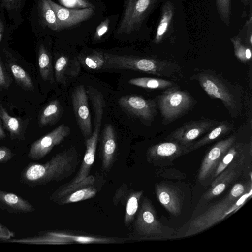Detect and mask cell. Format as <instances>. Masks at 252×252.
Masks as SVG:
<instances>
[{"label": "cell", "instance_id": "obj_35", "mask_svg": "<svg viewBox=\"0 0 252 252\" xmlns=\"http://www.w3.org/2000/svg\"><path fill=\"white\" fill-rule=\"evenodd\" d=\"M243 42L247 45L252 46V17L250 16L246 21L237 35Z\"/></svg>", "mask_w": 252, "mask_h": 252}, {"label": "cell", "instance_id": "obj_5", "mask_svg": "<svg viewBox=\"0 0 252 252\" xmlns=\"http://www.w3.org/2000/svg\"><path fill=\"white\" fill-rule=\"evenodd\" d=\"M173 233L174 229L163 225L158 220L150 200L145 197L134 223V239L140 240L169 239Z\"/></svg>", "mask_w": 252, "mask_h": 252}, {"label": "cell", "instance_id": "obj_11", "mask_svg": "<svg viewBox=\"0 0 252 252\" xmlns=\"http://www.w3.org/2000/svg\"><path fill=\"white\" fill-rule=\"evenodd\" d=\"M71 101L78 125L86 140L92 135V126L87 92L83 85L75 88L71 94Z\"/></svg>", "mask_w": 252, "mask_h": 252}, {"label": "cell", "instance_id": "obj_15", "mask_svg": "<svg viewBox=\"0 0 252 252\" xmlns=\"http://www.w3.org/2000/svg\"><path fill=\"white\" fill-rule=\"evenodd\" d=\"M99 155L102 170L106 172L109 171L117 157L116 134L113 126L110 124L106 125L103 130Z\"/></svg>", "mask_w": 252, "mask_h": 252}, {"label": "cell", "instance_id": "obj_17", "mask_svg": "<svg viewBox=\"0 0 252 252\" xmlns=\"http://www.w3.org/2000/svg\"><path fill=\"white\" fill-rule=\"evenodd\" d=\"M156 194L161 204L172 215H179L182 200L179 190L173 186L159 183L155 186Z\"/></svg>", "mask_w": 252, "mask_h": 252}, {"label": "cell", "instance_id": "obj_32", "mask_svg": "<svg viewBox=\"0 0 252 252\" xmlns=\"http://www.w3.org/2000/svg\"><path fill=\"white\" fill-rule=\"evenodd\" d=\"M230 41L237 59L244 63L250 62L252 58V47L244 44L238 35L232 37Z\"/></svg>", "mask_w": 252, "mask_h": 252}, {"label": "cell", "instance_id": "obj_43", "mask_svg": "<svg viewBox=\"0 0 252 252\" xmlns=\"http://www.w3.org/2000/svg\"><path fill=\"white\" fill-rule=\"evenodd\" d=\"M135 0H125L124 3V8H126V7L130 5Z\"/></svg>", "mask_w": 252, "mask_h": 252}, {"label": "cell", "instance_id": "obj_14", "mask_svg": "<svg viewBox=\"0 0 252 252\" xmlns=\"http://www.w3.org/2000/svg\"><path fill=\"white\" fill-rule=\"evenodd\" d=\"M54 11L58 22V30L77 25L91 18L94 14V9H74L61 6L51 0H47Z\"/></svg>", "mask_w": 252, "mask_h": 252}, {"label": "cell", "instance_id": "obj_21", "mask_svg": "<svg viewBox=\"0 0 252 252\" xmlns=\"http://www.w3.org/2000/svg\"><path fill=\"white\" fill-rule=\"evenodd\" d=\"M0 209L10 214H25L35 208L28 200L12 192L0 190Z\"/></svg>", "mask_w": 252, "mask_h": 252}, {"label": "cell", "instance_id": "obj_38", "mask_svg": "<svg viewBox=\"0 0 252 252\" xmlns=\"http://www.w3.org/2000/svg\"><path fill=\"white\" fill-rule=\"evenodd\" d=\"M109 24V19H106L98 25L94 35V38L95 40L100 39L105 34L108 30Z\"/></svg>", "mask_w": 252, "mask_h": 252}, {"label": "cell", "instance_id": "obj_45", "mask_svg": "<svg viewBox=\"0 0 252 252\" xmlns=\"http://www.w3.org/2000/svg\"><path fill=\"white\" fill-rule=\"evenodd\" d=\"M240 1L245 6L251 5L252 3V0H240Z\"/></svg>", "mask_w": 252, "mask_h": 252}, {"label": "cell", "instance_id": "obj_26", "mask_svg": "<svg viewBox=\"0 0 252 252\" xmlns=\"http://www.w3.org/2000/svg\"><path fill=\"white\" fill-rule=\"evenodd\" d=\"M128 83L136 86L149 89L166 90L178 86L173 81L159 78H134L129 80Z\"/></svg>", "mask_w": 252, "mask_h": 252}, {"label": "cell", "instance_id": "obj_4", "mask_svg": "<svg viewBox=\"0 0 252 252\" xmlns=\"http://www.w3.org/2000/svg\"><path fill=\"white\" fill-rule=\"evenodd\" d=\"M122 237H106L66 230H47L24 238H12L7 242L32 245H67L73 244H111L125 242Z\"/></svg>", "mask_w": 252, "mask_h": 252}, {"label": "cell", "instance_id": "obj_9", "mask_svg": "<svg viewBox=\"0 0 252 252\" xmlns=\"http://www.w3.org/2000/svg\"><path fill=\"white\" fill-rule=\"evenodd\" d=\"M220 122L218 120L209 118H201L189 121L176 128L168 135L165 139L178 142L186 150L187 148L198 138L212 129Z\"/></svg>", "mask_w": 252, "mask_h": 252}, {"label": "cell", "instance_id": "obj_8", "mask_svg": "<svg viewBox=\"0 0 252 252\" xmlns=\"http://www.w3.org/2000/svg\"><path fill=\"white\" fill-rule=\"evenodd\" d=\"M161 0H136L124 8L118 33L130 34L139 30L142 23Z\"/></svg>", "mask_w": 252, "mask_h": 252}, {"label": "cell", "instance_id": "obj_16", "mask_svg": "<svg viewBox=\"0 0 252 252\" xmlns=\"http://www.w3.org/2000/svg\"><path fill=\"white\" fill-rule=\"evenodd\" d=\"M143 190L133 191L128 189L127 185H123L116 191L113 198V203L117 205L119 202L126 203L124 222L128 226L133 221L138 209L140 199Z\"/></svg>", "mask_w": 252, "mask_h": 252}, {"label": "cell", "instance_id": "obj_22", "mask_svg": "<svg viewBox=\"0 0 252 252\" xmlns=\"http://www.w3.org/2000/svg\"><path fill=\"white\" fill-rule=\"evenodd\" d=\"M233 128L234 125L232 122L228 121H220L217 126L206 133L203 137L190 144L187 148L185 153L197 150L223 137L228 134Z\"/></svg>", "mask_w": 252, "mask_h": 252}, {"label": "cell", "instance_id": "obj_6", "mask_svg": "<svg viewBox=\"0 0 252 252\" xmlns=\"http://www.w3.org/2000/svg\"><path fill=\"white\" fill-rule=\"evenodd\" d=\"M164 125L170 124L190 111L196 103L193 97L179 86L164 90L156 98Z\"/></svg>", "mask_w": 252, "mask_h": 252}, {"label": "cell", "instance_id": "obj_23", "mask_svg": "<svg viewBox=\"0 0 252 252\" xmlns=\"http://www.w3.org/2000/svg\"><path fill=\"white\" fill-rule=\"evenodd\" d=\"M80 66L77 59L70 62L69 59L65 56H61L56 61L54 66L55 78L57 82L65 84L66 75L76 76L79 73Z\"/></svg>", "mask_w": 252, "mask_h": 252}, {"label": "cell", "instance_id": "obj_33", "mask_svg": "<svg viewBox=\"0 0 252 252\" xmlns=\"http://www.w3.org/2000/svg\"><path fill=\"white\" fill-rule=\"evenodd\" d=\"M82 63L87 68L98 70L103 67L105 64L104 53L100 51H94L83 57Z\"/></svg>", "mask_w": 252, "mask_h": 252}, {"label": "cell", "instance_id": "obj_7", "mask_svg": "<svg viewBox=\"0 0 252 252\" xmlns=\"http://www.w3.org/2000/svg\"><path fill=\"white\" fill-rule=\"evenodd\" d=\"M101 183L100 177L93 175L77 182L70 181L57 188L49 200L63 205L94 198L100 190Z\"/></svg>", "mask_w": 252, "mask_h": 252}, {"label": "cell", "instance_id": "obj_27", "mask_svg": "<svg viewBox=\"0 0 252 252\" xmlns=\"http://www.w3.org/2000/svg\"><path fill=\"white\" fill-rule=\"evenodd\" d=\"M62 113V108L59 101H52L44 108L40 115L39 126L54 125L61 117Z\"/></svg>", "mask_w": 252, "mask_h": 252}, {"label": "cell", "instance_id": "obj_36", "mask_svg": "<svg viewBox=\"0 0 252 252\" xmlns=\"http://www.w3.org/2000/svg\"><path fill=\"white\" fill-rule=\"evenodd\" d=\"M61 4L70 9L93 8L94 6L87 0H58Z\"/></svg>", "mask_w": 252, "mask_h": 252}, {"label": "cell", "instance_id": "obj_28", "mask_svg": "<svg viewBox=\"0 0 252 252\" xmlns=\"http://www.w3.org/2000/svg\"><path fill=\"white\" fill-rule=\"evenodd\" d=\"M38 66L40 74L42 80L54 82L53 71L51 58L45 47L41 45L38 52Z\"/></svg>", "mask_w": 252, "mask_h": 252}, {"label": "cell", "instance_id": "obj_42", "mask_svg": "<svg viewBox=\"0 0 252 252\" xmlns=\"http://www.w3.org/2000/svg\"><path fill=\"white\" fill-rule=\"evenodd\" d=\"M6 137L5 133L2 126V121L0 118V140Z\"/></svg>", "mask_w": 252, "mask_h": 252}, {"label": "cell", "instance_id": "obj_44", "mask_svg": "<svg viewBox=\"0 0 252 252\" xmlns=\"http://www.w3.org/2000/svg\"><path fill=\"white\" fill-rule=\"evenodd\" d=\"M3 31L4 25L2 21L0 20V41H1Z\"/></svg>", "mask_w": 252, "mask_h": 252}, {"label": "cell", "instance_id": "obj_19", "mask_svg": "<svg viewBox=\"0 0 252 252\" xmlns=\"http://www.w3.org/2000/svg\"><path fill=\"white\" fill-rule=\"evenodd\" d=\"M185 148L177 142L168 141L154 145L147 151V158L149 161L159 160L173 159L185 153Z\"/></svg>", "mask_w": 252, "mask_h": 252}, {"label": "cell", "instance_id": "obj_34", "mask_svg": "<svg viewBox=\"0 0 252 252\" xmlns=\"http://www.w3.org/2000/svg\"><path fill=\"white\" fill-rule=\"evenodd\" d=\"M215 2L220 20L228 26L231 15V0H215Z\"/></svg>", "mask_w": 252, "mask_h": 252}, {"label": "cell", "instance_id": "obj_29", "mask_svg": "<svg viewBox=\"0 0 252 252\" xmlns=\"http://www.w3.org/2000/svg\"><path fill=\"white\" fill-rule=\"evenodd\" d=\"M0 118L4 126L9 131L11 139H20L22 128L19 120L10 116L1 105H0Z\"/></svg>", "mask_w": 252, "mask_h": 252}, {"label": "cell", "instance_id": "obj_24", "mask_svg": "<svg viewBox=\"0 0 252 252\" xmlns=\"http://www.w3.org/2000/svg\"><path fill=\"white\" fill-rule=\"evenodd\" d=\"M252 147V143L249 144L234 142L220 159L211 176L216 178L226 169L233 159L245 154Z\"/></svg>", "mask_w": 252, "mask_h": 252}, {"label": "cell", "instance_id": "obj_37", "mask_svg": "<svg viewBox=\"0 0 252 252\" xmlns=\"http://www.w3.org/2000/svg\"><path fill=\"white\" fill-rule=\"evenodd\" d=\"M11 84V80L2 63L0 61V90L7 89Z\"/></svg>", "mask_w": 252, "mask_h": 252}, {"label": "cell", "instance_id": "obj_2", "mask_svg": "<svg viewBox=\"0 0 252 252\" xmlns=\"http://www.w3.org/2000/svg\"><path fill=\"white\" fill-rule=\"evenodd\" d=\"M213 99L221 101L232 117H238L242 112L243 93L241 87L234 84L220 73L210 69L197 72L190 77Z\"/></svg>", "mask_w": 252, "mask_h": 252}, {"label": "cell", "instance_id": "obj_18", "mask_svg": "<svg viewBox=\"0 0 252 252\" xmlns=\"http://www.w3.org/2000/svg\"><path fill=\"white\" fill-rule=\"evenodd\" d=\"M99 132L100 127H94L91 136L85 140L86 149L84 156L76 175L70 181L71 182H79L90 175L95 159Z\"/></svg>", "mask_w": 252, "mask_h": 252}, {"label": "cell", "instance_id": "obj_20", "mask_svg": "<svg viewBox=\"0 0 252 252\" xmlns=\"http://www.w3.org/2000/svg\"><path fill=\"white\" fill-rule=\"evenodd\" d=\"M175 7L170 1L162 5L160 19L156 30L153 42L159 44L169 37L173 32Z\"/></svg>", "mask_w": 252, "mask_h": 252}, {"label": "cell", "instance_id": "obj_31", "mask_svg": "<svg viewBox=\"0 0 252 252\" xmlns=\"http://www.w3.org/2000/svg\"><path fill=\"white\" fill-rule=\"evenodd\" d=\"M10 68L17 84L23 89L33 91L34 89L33 82L28 73L20 66L11 63Z\"/></svg>", "mask_w": 252, "mask_h": 252}, {"label": "cell", "instance_id": "obj_39", "mask_svg": "<svg viewBox=\"0 0 252 252\" xmlns=\"http://www.w3.org/2000/svg\"><path fill=\"white\" fill-rule=\"evenodd\" d=\"M14 156L15 154L8 147L0 146V163L9 161Z\"/></svg>", "mask_w": 252, "mask_h": 252}, {"label": "cell", "instance_id": "obj_1", "mask_svg": "<svg viewBox=\"0 0 252 252\" xmlns=\"http://www.w3.org/2000/svg\"><path fill=\"white\" fill-rule=\"evenodd\" d=\"M79 163L77 151L71 147L57 153L45 163H30L21 172L20 181L31 187L59 182L73 174Z\"/></svg>", "mask_w": 252, "mask_h": 252}, {"label": "cell", "instance_id": "obj_12", "mask_svg": "<svg viewBox=\"0 0 252 252\" xmlns=\"http://www.w3.org/2000/svg\"><path fill=\"white\" fill-rule=\"evenodd\" d=\"M119 105L140 120L152 123L157 114V104L153 100H147L137 95L125 96L118 100Z\"/></svg>", "mask_w": 252, "mask_h": 252}, {"label": "cell", "instance_id": "obj_30", "mask_svg": "<svg viewBox=\"0 0 252 252\" xmlns=\"http://www.w3.org/2000/svg\"><path fill=\"white\" fill-rule=\"evenodd\" d=\"M39 8L43 23L51 30L58 31V22L56 14L47 0H40Z\"/></svg>", "mask_w": 252, "mask_h": 252}, {"label": "cell", "instance_id": "obj_40", "mask_svg": "<svg viewBox=\"0 0 252 252\" xmlns=\"http://www.w3.org/2000/svg\"><path fill=\"white\" fill-rule=\"evenodd\" d=\"M14 236L13 231L0 222V241H8Z\"/></svg>", "mask_w": 252, "mask_h": 252}, {"label": "cell", "instance_id": "obj_41", "mask_svg": "<svg viewBox=\"0 0 252 252\" xmlns=\"http://www.w3.org/2000/svg\"><path fill=\"white\" fill-rule=\"evenodd\" d=\"M25 0H0L2 5L8 9L18 8Z\"/></svg>", "mask_w": 252, "mask_h": 252}, {"label": "cell", "instance_id": "obj_13", "mask_svg": "<svg viewBox=\"0 0 252 252\" xmlns=\"http://www.w3.org/2000/svg\"><path fill=\"white\" fill-rule=\"evenodd\" d=\"M236 136H231L219 141L210 149L200 168L198 175L200 181H202L211 176L220 159L236 142Z\"/></svg>", "mask_w": 252, "mask_h": 252}, {"label": "cell", "instance_id": "obj_3", "mask_svg": "<svg viewBox=\"0 0 252 252\" xmlns=\"http://www.w3.org/2000/svg\"><path fill=\"white\" fill-rule=\"evenodd\" d=\"M252 195V188L248 191L242 184H235L226 197L191 221L185 236H190L204 231L232 215Z\"/></svg>", "mask_w": 252, "mask_h": 252}, {"label": "cell", "instance_id": "obj_25", "mask_svg": "<svg viewBox=\"0 0 252 252\" xmlns=\"http://www.w3.org/2000/svg\"><path fill=\"white\" fill-rule=\"evenodd\" d=\"M236 175V171L232 168L224 170L215 178L210 188L205 194L204 198L210 200L221 194Z\"/></svg>", "mask_w": 252, "mask_h": 252}, {"label": "cell", "instance_id": "obj_10", "mask_svg": "<svg viewBox=\"0 0 252 252\" xmlns=\"http://www.w3.org/2000/svg\"><path fill=\"white\" fill-rule=\"evenodd\" d=\"M71 130L64 124H61L50 132L34 141L31 146L28 157L34 160L44 158L52 149L62 143L69 135Z\"/></svg>", "mask_w": 252, "mask_h": 252}]
</instances>
